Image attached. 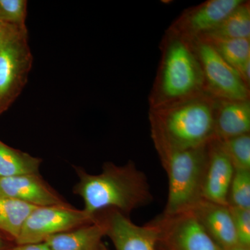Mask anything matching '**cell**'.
<instances>
[{"instance_id":"2e32d148","label":"cell","mask_w":250,"mask_h":250,"mask_svg":"<svg viewBox=\"0 0 250 250\" xmlns=\"http://www.w3.org/2000/svg\"><path fill=\"white\" fill-rule=\"evenodd\" d=\"M41 159L9 147L0 141V178L38 174Z\"/></svg>"},{"instance_id":"ba28073f","label":"cell","mask_w":250,"mask_h":250,"mask_svg":"<svg viewBox=\"0 0 250 250\" xmlns=\"http://www.w3.org/2000/svg\"><path fill=\"white\" fill-rule=\"evenodd\" d=\"M96 220L69 205L37 207L28 215L16 242L18 245L42 243L49 237Z\"/></svg>"},{"instance_id":"7c38bea8","label":"cell","mask_w":250,"mask_h":250,"mask_svg":"<svg viewBox=\"0 0 250 250\" xmlns=\"http://www.w3.org/2000/svg\"><path fill=\"white\" fill-rule=\"evenodd\" d=\"M0 197L13 199L34 207L68 205L39 173L0 178Z\"/></svg>"},{"instance_id":"83f0119b","label":"cell","mask_w":250,"mask_h":250,"mask_svg":"<svg viewBox=\"0 0 250 250\" xmlns=\"http://www.w3.org/2000/svg\"><path fill=\"white\" fill-rule=\"evenodd\" d=\"M6 247V242L2 234L0 232V250H4Z\"/></svg>"},{"instance_id":"3957f363","label":"cell","mask_w":250,"mask_h":250,"mask_svg":"<svg viewBox=\"0 0 250 250\" xmlns=\"http://www.w3.org/2000/svg\"><path fill=\"white\" fill-rule=\"evenodd\" d=\"M160 49L159 68L148 98L149 108L168 106L206 93L192 41L166 30Z\"/></svg>"},{"instance_id":"cb8c5ba5","label":"cell","mask_w":250,"mask_h":250,"mask_svg":"<svg viewBox=\"0 0 250 250\" xmlns=\"http://www.w3.org/2000/svg\"><path fill=\"white\" fill-rule=\"evenodd\" d=\"M12 250H52L47 246L45 242L37 243H29V244L18 245L16 248Z\"/></svg>"},{"instance_id":"603a6c76","label":"cell","mask_w":250,"mask_h":250,"mask_svg":"<svg viewBox=\"0 0 250 250\" xmlns=\"http://www.w3.org/2000/svg\"><path fill=\"white\" fill-rule=\"evenodd\" d=\"M229 207L238 244L250 247V209Z\"/></svg>"},{"instance_id":"30bf717a","label":"cell","mask_w":250,"mask_h":250,"mask_svg":"<svg viewBox=\"0 0 250 250\" xmlns=\"http://www.w3.org/2000/svg\"><path fill=\"white\" fill-rule=\"evenodd\" d=\"M106 228V236L116 250H156L158 229L152 221L140 226L116 210L99 214Z\"/></svg>"},{"instance_id":"9c48e42d","label":"cell","mask_w":250,"mask_h":250,"mask_svg":"<svg viewBox=\"0 0 250 250\" xmlns=\"http://www.w3.org/2000/svg\"><path fill=\"white\" fill-rule=\"evenodd\" d=\"M243 0H208L184 10L167 30L192 41L213 31Z\"/></svg>"},{"instance_id":"d6986e66","label":"cell","mask_w":250,"mask_h":250,"mask_svg":"<svg viewBox=\"0 0 250 250\" xmlns=\"http://www.w3.org/2000/svg\"><path fill=\"white\" fill-rule=\"evenodd\" d=\"M237 70L250 59V39L202 37Z\"/></svg>"},{"instance_id":"44dd1931","label":"cell","mask_w":250,"mask_h":250,"mask_svg":"<svg viewBox=\"0 0 250 250\" xmlns=\"http://www.w3.org/2000/svg\"><path fill=\"white\" fill-rule=\"evenodd\" d=\"M228 205L250 209V170H234L229 190Z\"/></svg>"},{"instance_id":"6da1fadb","label":"cell","mask_w":250,"mask_h":250,"mask_svg":"<svg viewBox=\"0 0 250 250\" xmlns=\"http://www.w3.org/2000/svg\"><path fill=\"white\" fill-rule=\"evenodd\" d=\"M77 171L80 180L74 192L82 197L83 210L92 218L109 210L129 217L131 212L154 200L147 176L132 161L124 166L106 163L98 174Z\"/></svg>"},{"instance_id":"7402d4cb","label":"cell","mask_w":250,"mask_h":250,"mask_svg":"<svg viewBox=\"0 0 250 250\" xmlns=\"http://www.w3.org/2000/svg\"><path fill=\"white\" fill-rule=\"evenodd\" d=\"M27 4V0H0V21L18 27L26 26Z\"/></svg>"},{"instance_id":"4fadbf2b","label":"cell","mask_w":250,"mask_h":250,"mask_svg":"<svg viewBox=\"0 0 250 250\" xmlns=\"http://www.w3.org/2000/svg\"><path fill=\"white\" fill-rule=\"evenodd\" d=\"M188 210L195 215L220 249L228 250L238 245L229 205H220L202 198Z\"/></svg>"},{"instance_id":"8992f818","label":"cell","mask_w":250,"mask_h":250,"mask_svg":"<svg viewBox=\"0 0 250 250\" xmlns=\"http://www.w3.org/2000/svg\"><path fill=\"white\" fill-rule=\"evenodd\" d=\"M192 43L201 66L206 93L216 100H250V88L234 67L203 39Z\"/></svg>"},{"instance_id":"9a60e30c","label":"cell","mask_w":250,"mask_h":250,"mask_svg":"<svg viewBox=\"0 0 250 250\" xmlns=\"http://www.w3.org/2000/svg\"><path fill=\"white\" fill-rule=\"evenodd\" d=\"M93 223L69 230L45 241L52 250H89L106 236V228L100 219Z\"/></svg>"},{"instance_id":"e0dca14e","label":"cell","mask_w":250,"mask_h":250,"mask_svg":"<svg viewBox=\"0 0 250 250\" xmlns=\"http://www.w3.org/2000/svg\"><path fill=\"white\" fill-rule=\"evenodd\" d=\"M202 37L250 39V1H243L213 31Z\"/></svg>"},{"instance_id":"52a82bcc","label":"cell","mask_w":250,"mask_h":250,"mask_svg":"<svg viewBox=\"0 0 250 250\" xmlns=\"http://www.w3.org/2000/svg\"><path fill=\"white\" fill-rule=\"evenodd\" d=\"M151 221L158 229L156 250H222L190 210L162 213Z\"/></svg>"},{"instance_id":"277c9868","label":"cell","mask_w":250,"mask_h":250,"mask_svg":"<svg viewBox=\"0 0 250 250\" xmlns=\"http://www.w3.org/2000/svg\"><path fill=\"white\" fill-rule=\"evenodd\" d=\"M207 146L184 150H156L168 179L167 202L163 211L164 214L190 209L202 198Z\"/></svg>"},{"instance_id":"8fae6325","label":"cell","mask_w":250,"mask_h":250,"mask_svg":"<svg viewBox=\"0 0 250 250\" xmlns=\"http://www.w3.org/2000/svg\"><path fill=\"white\" fill-rule=\"evenodd\" d=\"M234 167L218 139L207 146V161L202 197L208 201L228 205V194Z\"/></svg>"},{"instance_id":"ac0fdd59","label":"cell","mask_w":250,"mask_h":250,"mask_svg":"<svg viewBox=\"0 0 250 250\" xmlns=\"http://www.w3.org/2000/svg\"><path fill=\"white\" fill-rule=\"evenodd\" d=\"M37 207L0 197V232L16 241L26 219Z\"/></svg>"},{"instance_id":"5b68a950","label":"cell","mask_w":250,"mask_h":250,"mask_svg":"<svg viewBox=\"0 0 250 250\" xmlns=\"http://www.w3.org/2000/svg\"><path fill=\"white\" fill-rule=\"evenodd\" d=\"M27 27L5 23L0 45V115L22 93L33 64Z\"/></svg>"},{"instance_id":"4316f807","label":"cell","mask_w":250,"mask_h":250,"mask_svg":"<svg viewBox=\"0 0 250 250\" xmlns=\"http://www.w3.org/2000/svg\"><path fill=\"white\" fill-rule=\"evenodd\" d=\"M5 28V23L0 21V45H1V41H2L3 35H4Z\"/></svg>"},{"instance_id":"5bb4252c","label":"cell","mask_w":250,"mask_h":250,"mask_svg":"<svg viewBox=\"0 0 250 250\" xmlns=\"http://www.w3.org/2000/svg\"><path fill=\"white\" fill-rule=\"evenodd\" d=\"M250 134V100H217L215 139L223 141Z\"/></svg>"},{"instance_id":"7a4b0ae2","label":"cell","mask_w":250,"mask_h":250,"mask_svg":"<svg viewBox=\"0 0 250 250\" xmlns=\"http://www.w3.org/2000/svg\"><path fill=\"white\" fill-rule=\"evenodd\" d=\"M216 99L207 93L149 108L150 134L156 150L205 147L215 138Z\"/></svg>"},{"instance_id":"ffe728a7","label":"cell","mask_w":250,"mask_h":250,"mask_svg":"<svg viewBox=\"0 0 250 250\" xmlns=\"http://www.w3.org/2000/svg\"><path fill=\"white\" fill-rule=\"evenodd\" d=\"M219 141L235 170H250V134Z\"/></svg>"},{"instance_id":"484cf974","label":"cell","mask_w":250,"mask_h":250,"mask_svg":"<svg viewBox=\"0 0 250 250\" xmlns=\"http://www.w3.org/2000/svg\"><path fill=\"white\" fill-rule=\"evenodd\" d=\"M228 250H250V247L243 246L238 244Z\"/></svg>"},{"instance_id":"d4e9b609","label":"cell","mask_w":250,"mask_h":250,"mask_svg":"<svg viewBox=\"0 0 250 250\" xmlns=\"http://www.w3.org/2000/svg\"><path fill=\"white\" fill-rule=\"evenodd\" d=\"M89 250H108L106 249V247L104 246L103 243H102V241L99 242V243H97L96 245H95L93 247V248H90Z\"/></svg>"}]
</instances>
